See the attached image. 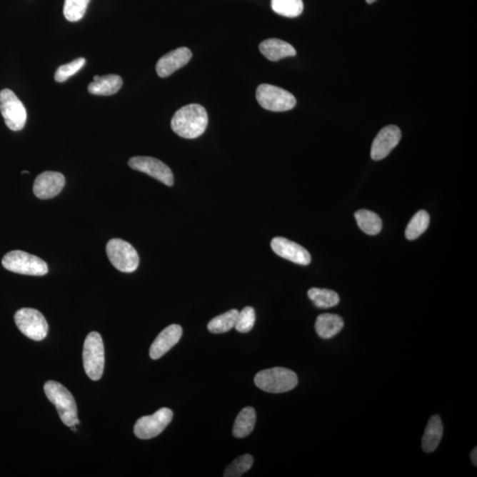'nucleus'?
<instances>
[{
    "label": "nucleus",
    "instance_id": "nucleus-13",
    "mask_svg": "<svg viewBox=\"0 0 477 477\" xmlns=\"http://www.w3.org/2000/svg\"><path fill=\"white\" fill-rule=\"evenodd\" d=\"M275 254L300 266H308L311 262V256L306 248L288 239L276 237L271 242Z\"/></svg>",
    "mask_w": 477,
    "mask_h": 477
},
{
    "label": "nucleus",
    "instance_id": "nucleus-5",
    "mask_svg": "<svg viewBox=\"0 0 477 477\" xmlns=\"http://www.w3.org/2000/svg\"><path fill=\"white\" fill-rule=\"evenodd\" d=\"M2 266L5 269L22 275L44 276L48 273V266L39 256L21 251L7 253L3 257Z\"/></svg>",
    "mask_w": 477,
    "mask_h": 477
},
{
    "label": "nucleus",
    "instance_id": "nucleus-27",
    "mask_svg": "<svg viewBox=\"0 0 477 477\" xmlns=\"http://www.w3.org/2000/svg\"><path fill=\"white\" fill-rule=\"evenodd\" d=\"M89 1L91 0H65L63 13L66 20L72 22L81 20L88 9Z\"/></svg>",
    "mask_w": 477,
    "mask_h": 477
},
{
    "label": "nucleus",
    "instance_id": "nucleus-12",
    "mask_svg": "<svg viewBox=\"0 0 477 477\" xmlns=\"http://www.w3.org/2000/svg\"><path fill=\"white\" fill-rule=\"evenodd\" d=\"M401 138V131L397 126L390 125L380 130L372 144L371 159L378 161L386 158L400 143Z\"/></svg>",
    "mask_w": 477,
    "mask_h": 477
},
{
    "label": "nucleus",
    "instance_id": "nucleus-10",
    "mask_svg": "<svg viewBox=\"0 0 477 477\" xmlns=\"http://www.w3.org/2000/svg\"><path fill=\"white\" fill-rule=\"evenodd\" d=\"M173 417L174 413L171 409L160 408L154 415L143 416L138 420L134 432L140 439L154 438L169 426Z\"/></svg>",
    "mask_w": 477,
    "mask_h": 477
},
{
    "label": "nucleus",
    "instance_id": "nucleus-18",
    "mask_svg": "<svg viewBox=\"0 0 477 477\" xmlns=\"http://www.w3.org/2000/svg\"><path fill=\"white\" fill-rule=\"evenodd\" d=\"M122 78L116 74H107L104 76H94V81L89 85L88 91L91 94L98 96H111L121 89Z\"/></svg>",
    "mask_w": 477,
    "mask_h": 477
},
{
    "label": "nucleus",
    "instance_id": "nucleus-14",
    "mask_svg": "<svg viewBox=\"0 0 477 477\" xmlns=\"http://www.w3.org/2000/svg\"><path fill=\"white\" fill-rule=\"evenodd\" d=\"M65 184V177L62 174L57 171H44L36 177L33 190L37 199H51L62 191Z\"/></svg>",
    "mask_w": 477,
    "mask_h": 477
},
{
    "label": "nucleus",
    "instance_id": "nucleus-17",
    "mask_svg": "<svg viewBox=\"0 0 477 477\" xmlns=\"http://www.w3.org/2000/svg\"><path fill=\"white\" fill-rule=\"evenodd\" d=\"M259 50L261 54L271 61H278L281 59L296 55V50L293 46L278 39L264 40L260 44Z\"/></svg>",
    "mask_w": 477,
    "mask_h": 477
},
{
    "label": "nucleus",
    "instance_id": "nucleus-6",
    "mask_svg": "<svg viewBox=\"0 0 477 477\" xmlns=\"http://www.w3.org/2000/svg\"><path fill=\"white\" fill-rule=\"evenodd\" d=\"M108 258L122 273H134L139 266L140 259L136 248L121 239H111L106 245Z\"/></svg>",
    "mask_w": 477,
    "mask_h": 477
},
{
    "label": "nucleus",
    "instance_id": "nucleus-16",
    "mask_svg": "<svg viewBox=\"0 0 477 477\" xmlns=\"http://www.w3.org/2000/svg\"><path fill=\"white\" fill-rule=\"evenodd\" d=\"M182 328L179 324H171L159 333V336L150 348V356L152 360H158L165 356L171 348L180 341L182 336Z\"/></svg>",
    "mask_w": 477,
    "mask_h": 477
},
{
    "label": "nucleus",
    "instance_id": "nucleus-30",
    "mask_svg": "<svg viewBox=\"0 0 477 477\" xmlns=\"http://www.w3.org/2000/svg\"><path fill=\"white\" fill-rule=\"evenodd\" d=\"M255 321V309L251 307H246L241 312H239L234 328H236L239 333H248L254 327Z\"/></svg>",
    "mask_w": 477,
    "mask_h": 477
},
{
    "label": "nucleus",
    "instance_id": "nucleus-31",
    "mask_svg": "<svg viewBox=\"0 0 477 477\" xmlns=\"http://www.w3.org/2000/svg\"><path fill=\"white\" fill-rule=\"evenodd\" d=\"M476 456H477V450L476 448H475L474 450L472 451V453L471 454V461L473 462V464H474L475 466L477 465Z\"/></svg>",
    "mask_w": 477,
    "mask_h": 477
},
{
    "label": "nucleus",
    "instance_id": "nucleus-19",
    "mask_svg": "<svg viewBox=\"0 0 477 477\" xmlns=\"http://www.w3.org/2000/svg\"><path fill=\"white\" fill-rule=\"evenodd\" d=\"M344 326L341 316L335 314H322L316 318L315 328L320 338L328 340L337 335Z\"/></svg>",
    "mask_w": 477,
    "mask_h": 477
},
{
    "label": "nucleus",
    "instance_id": "nucleus-11",
    "mask_svg": "<svg viewBox=\"0 0 477 477\" xmlns=\"http://www.w3.org/2000/svg\"><path fill=\"white\" fill-rule=\"evenodd\" d=\"M129 166L134 170L150 175L169 187L174 184L173 171L159 159L151 156H134L129 159Z\"/></svg>",
    "mask_w": 477,
    "mask_h": 477
},
{
    "label": "nucleus",
    "instance_id": "nucleus-26",
    "mask_svg": "<svg viewBox=\"0 0 477 477\" xmlns=\"http://www.w3.org/2000/svg\"><path fill=\"white\" fill-rule=\"evenodd\" d=\"M430 224V216L426 211H420L413 216L406 229L405 236L408 240H416L422 236Z\"/></svg>",
    "mask_w": 477,
    "mask_h": 477
},
{
    "label": "nucleus",
    "instance_id": "nucleus-1",
    "mask_svg": "<svg viewBox=\"0 0 477 477\" xmlns=\"http://www.w3.org/2000/svg\"><path fill=\"white\" fill-rule=\"evenodd\" d=\"M208 114L199 104L181 107L171 119V126L175 134L185 139H195L203 135L208 126Z\"/></svg>",
    "mask_w": 477,
    "mask_h": 477
},
{
    "label": "nucleus",
    "instance_id": "nucleus-32",
    "mask_svg": "<svg viewBox=\"0 0 477 477\" xmlns=\"http://www.w3.org/2000/svg\"><path fill=\"white\" fill-rule=\"evenodd\" d=\"M376 0H366V2H367L368 4H372V3H374V2H376Z\"/></svg>",
    "mask_w": 477,
    "mask_h": 477
},
{
    "label": "nucleus",
    "instance_id": "nucleus-29",
    "mask_svg": "<svg viewBox=\"0 0 477 477\" xmlns=\"http://www.w3.org/2000/svg\"><path fill=\"white\" fill-rule=\"evenodd\" d=\"M85 63L86 59L84 58H78L69 63V64L59 66L55 73V81L58 83H64L69 78L74 76L78 71L83 69Z\"/></svg>",
    "mask_w": 477,
    "mask_h": 477
},
{
    "label": "nucleus",
    "instance_id": "nucleus-15",
    "mask_svg": "<svg viewBox=\"0 0 477 477\" xmlns=\"http://www.w3.org/2000/svg\"><path fill=\"white\" fill-rule=\"evenodd\" d=\"M192 58V52L187 47H180L164 55L156 65L158 76L166 78L188 64Z\"/></svg>",
    "mask_w": 477,
    "mask_h": 477
},
{
    "label": "nucleus",
    "instance_id": "nucleus-21",
    "mask_svg": "<svg viewBox=\"0 0 477 477\" xmlns=\"http://www.w3.org/2000/svg\"><path fill=\"white\" fill-rule=\"evenodd\" d=\"M256 422V410L247 407L241 410L234 423L233 434L237 438L247 437L254 430Z\"/></svg>",
    "mask_w": 477,
    "mask_h": 477
},
{
    "label": "nucleus",
    "instance_id": "nucleus-8",
    "mask_svg": "<svg viewBox=\"0 0 477 477\" xmlns=\"http://www.w3.org/2000/svg\"><path fill=\"white\" fill-rule=\"evenodd\" d=\"M0 111L7 128L20 131L27 121V111L18 96L9 89L0 91Z\"/></svg>",
    "mask_w": 477,
    "mask_h": 477
},
{
    "label": "nucleus",
    "instance_id": "nucleus-25",
    "mask_svg": "<svg viewBox=\"0 0 477 477\" xmlns=\"http://www.w3.org/2000/svg\"><path fill=\"white\" fill-rule=\"evenodd\" d=\"M303 0H271V9L279 16L294 18L303 11Z\"/></svg>",
    "mask_w": 477,
    "mask_h": 477
},
{
    "label": "nucleus",
    "instance_id": "nucleus-22",
    "mask_svg": "<svg viewBox=\"0 0 477 477\" xmlns=\"http://www.w3.org/2000/svg\"><path fill=\"white\" fill-rule=\"evenodd\" d=\"M355 217L358 226L368 236H376L382 230V221L375 212L368 210H359Z\"/></svg>",
    "mask_w": 477,
    "mask_h": 477
},
{
    "label": "nucleus",
    "instance_id": "nucleus-7",
    "mask_svg": "<svg viewBox=\"0 0 477 477\" xmlns=\"http://www.w3.org/2000/svg\"><path fill=\"white\" fill-rule=\"evenodd\" d=\"M256 99L263 109L271 111H286L296 106V99L293 94L271 84L258 86Z\"/></svg>",
    "mask_w": 477,
    "mask_h": 477
},
{
    "label": "nucleus",
    "instance_id": "nucleus-2",
    "mask_svg": "<svg viewBox=\"0 0 477 477\" xmlns=\"http://www.w3.org/2000/svg\"><path fill=\"white\" fill-rule=\"evenodd\" d=\"M44 389L48 400L55 406L65 426L72 427L80 424L76 400L64 386L59 382L48 381Z\"/></svg>",
    "mask_w": 477,
    "mask_h": 477
},
{
    "label": "nucleus",
    "instance_id": "nucleus-28",
    "mask_svg": "<svg viewBox=\"0 0 477 477\" xmlns=\"http://www.w3.org/2000/svg\"><path fill=\"white\" fill-rule=\"evenodd\" d=\"M254 459L251 454H244L231 463L224 472L226 477H239L245 474L251 468Z\"/></svg>",
    "mask_w": 477,
    "mask_h": 477
},
{
    "label": "nucleus",
    "instance_id": "nucleus-4",
    "mask_svg": "<svg viewBox=\"0 0 477 477\" xmlns=\"http://www.w3.org/2000/svg\"><path fill=\"white\" fill-rule=\"evenodd\" d=\"M84 367L86 374L93 381L102 378L104 368V348L101 335L92 331L86 338L84 346Z\"/></svg>",
    "mask_w": 477,
    "mask_h": 477
},
{
    "label": "nucleus",
    "instance_id": "nucleus-3",
    "mask_svg": "<svg viewBox=\"0 0 477 477\" xmlns=\"http://www.w3.org/2000/svg\"><path fill=\"white\" fill-rule=\"evenodd\" d=\"M255 383L259 389L271 393L289 392L298 385L297 375L288 368L276 367L258 372Z\"/></svg>",
    "mask_w": 477,
    "mask_h": 477
},
{
    "label": "nucleus",
    "instance_id": "nucleus-20",
    "mask_svg": "<svg viewBox=\"0 0 477 477\" xmlns=\"http://www.w3.org/2000/svg\"><path fill=\"white\" fill-rule=\"evenodd\" d=\"M443 427L441 417L432 416L427 424L422 441L424 452H434L443 438Z\"/></svg>",
    "mask_w": 477,
    "mask_h": 477
},
{
    "label": "nucleus",
    "instance_id": "nucleus-23",
    "mask_svg": "<svg viewBox=\"0 0 477 477\" xmlns=\"http://www.w3.org/2000/svg\"><path fill=\"white\" fill-rule=\"evenodd\" d=\"M308 296L316 307L321 308L334 307L340 303V296L333 290L311 288L308 290Z\"/></svg>",
    "mask_w": 477,
    "mask_h": 477
},
{
    "label": "nucleus",
    "instance_id": "nucleus-24",
    "mask_svg": "<svg viewBox=\"0 0 477 477\" xmlns=\"http://www.w3.org/2000/svg\"><path fill=\"white\" fill-rule=\"evenodd\" d=\"M238 314L237 309H231L221 316H216L208 323L209 331L212 333H227L236 326Z\"/></svg>",
    "mask_w": 477,
    "mask_h": 477
},
{
    "label": "nucleus",
    "instance_id": "nucleus-9",
    "mask_svg": "<svg viewBox=\"0 0 477 477\" xmlns=\"http://www.w3.org/2000/svg\"><path fill=\"white\" fill-rule=\"evenodd\" d=\"M18 329L26 337L36 341H41L48 334V323L44 315L35 308H24L19 309L14 315Z\"/></svg>",
    "mask_w": 477,
    "mask_h": 477
}]
</instances>
